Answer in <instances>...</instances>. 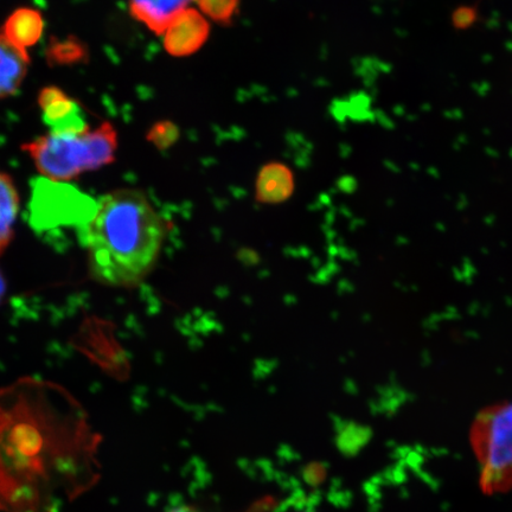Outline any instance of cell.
Instances as JSON below:
<instances>
[{"label":"cell","mask_w":512,"mask_h":512,"mask_svg":"<svg viewBox=\"0 0 512 512\" xmlns=\"http://www.w3.org/2000/svg\"><path fill=\"white\" fill-rule=\"evenodd\" d=\"M101 443L60 384L27 377L0 388V511L61 512L99 482Z\"/></svg>","instance_id":"obj_1"},{"label":"cell","mask_w":512,"mask_h":512,"mask_svg":"<svg viewBox=\"0 0 512 512\" xmlns=\"http://www.w3.org/2000/svg\"><path fill=\"white\" fill-rule=\"evenodd\" d=\"M165 223L143 191L119 189L96 202L80 227L89 273L102 285L134 287L155 268Z\"/></svg>","instance_id":"obj_2"},{"label":"cell","mask_w":512,"mask_h":512,"mask_svg":"<svg viewBox=\"0 0 512 512\" xmlns=\"http://www.w3.org/2000/svg\"><path fill=\"white\" fill-rule=\"evenodd\" d=\"M118 149V133L110 123L81 133H53L25 143L40 174L51 182H68L85 172L111 164Z\"/></svg>","instance_id":"obj_3"},{"label":"cell","mask_w":512,"mask_h":512,"mask_svg":"<svg viewBox=\"0 0 512 512\" xmlns=\"http://www.w3.org/2000/svg\"><path fill=\"white\" fill-rule=\"evenodd\" d=\"M470 443L484 494H508L512 490V401L482 409L473 421Z\"/></svg>","instance_id":"obj_4"},{"label":"cell","mask_w":512,"mask_h":512,"mask_svg":"<svg viewBox=\"0 0 512 512\" xmlns=\"http://www.w3.org/2000/svg\"><path fill=\"white\" fill-rule=\"evenodd\" d=\"M210 25L206 16L195 9H185L165 30L164 48L171 56L188 57L207 43Z\"/></svg>","instance_id":"obj_5"},{"label":"cell","mask_w":512,"mask_h":512,"mask_svg":"<svg viewBox=\"0 0 512 512\" xmlns=\"http://www.w3.org/2000/svg\"><path fill=\"white\" fill-rule=\"evenodd\" d=\"M294 188V175L287 165L280 162L268 163L262 166L256 177V201L270 206L284 203L290 200Z\"/></svg>","instance_id":"obj_6"},{"label":"cell","mask_w":512,"mask_h":512,"mask_svg":"<svg viewBox=\"0 0 512 512\" xmlns=\"http://www.w3.org/2000/svg\"><path fill=\"white\" fill-rule=\"evenodd\" d=\"M192 0H130L131 15L157 35H163L170 23L188 9Z\"/></svg>","instance_id":"obj_7"},{"label":"cell","mask_w":512,"mask_h":512,"mask_svg":"<svg viewBox=\"0 0 512 512\" xmlns=\"http://www.w3.org/2000/svg\"><path fill=\"white\" fill-rule=\"evenodd\" d=\"M30 64L28 51L18 49L0 34V100L17 93Z\"/></svg>","instance_id":"obj_8"},{"label":"cell","mask_w":512,"mask_h":512,"mask_svg":"<svg viewBox=\"0 0 512 512\" xmlns=\"http://www.w3.org/2000/svg\"><path fill=\"white\" fill-rule=\"evenodd\" d=\"M44 21L40 11L21 8L12 12L6 19L3 35L15 47L27 51L41 40Z\"/></svg>","instance_id":"obj_9"},{"label":"cell","mask_w":512,"mask_h":512,"mask_svg":"<svg viewBox=\"0 0 512 512\" xmlns=\"http://www.w3.org/2000/svg\"><path fill=\"white\" fill-rule=\"evenodd\" d=\"M18 211L19 195L14 179L0 172V255L14 239Z\"/></svg>","instance_id":"obj_10"},{"label":"cell","mask_w":512,"mask_h":512,"mask_svg":"<svg viewBox=\"0 0 512 512\" xmlns=\"http://www.w3.org/2000/svg\"><path fill=\"white\" fill-rule=\"evenodd\" d=\"M88 57L86 44L75 36H68L63 40L53 37L47 48V60L51 67L85 63Z\"/></svg>","instance_id":"obj_11"},{"label":"cell","mask_w":512,"mask_h":512,"mask_svg":"<svg viewBox=\"0 0 512 512\" xmlns=\"http://www.w3.org/2000/svg\"><path fill=\"white\" fill-rule=\"evenodd\" d=\"M202 14L228 27L238 16L240 0H196Z\"/></svg>","instance_id":"obj_12"},{"label":"cell","mask_w":512,"mask_h":512,"mask_svg":"<svg viewBox=\"0 0 512 512\" xmlns=\"http://www.w3.org/2000/svg\"><path fill=\"white\" fill-rule=\"evenodd\" d=\"M179 137H181L179 127L170 120H162L152 125L146 138L158 150L166 151L178 142Z\"/></svg>","instance_id":"obj_13"},{"label":"cell","mask_w":512,"mask_h":512,"mask_svg":"<svg viewBox=\"0 0 512 512\" xmlns=\"http://www.w3.org/2000/svg\"><path fill=\"white\" fill-rule=\"evenodd\" d=\"M79 107L80 105L76 104L75 100L70 99L67 94H64L61 98L43 108V121L51 128L68 118Z\"/></svg>","instance_id":"obj_14"},{"label":"cell","mask_w":512,"mask_h":512,"mask_svg":"<svg viewBox=\"0 0 512 512\" xmlns=\"http://www.w3.org/2000/svg\"><path fill=\"white\" fill-rule=\"evenodd\" d=\"M479 9L476 5H460L451 15L452 27L456 30H469L478 22Z\"/></svg>","instance_id":"obj_15"},{"label":"cell","mask_w":512,"mask_h":512,"mask_svg":"<svg viewBox=\"0 0 512 512\" xmlns=\"http://www.w3.org/2000/svg\"><path fill=\"white\" fill-rule=\"evenodd\" d=\"M64 93L61 88L56 86H49L46 88H43L40 94H38V105H40L41 110H43L44 107L51 104V102L61 98Z\"/></svg>","instance_id":"obj_16"},{"label":"cell","mask_w":512,"mask_h":512,"mask_svg":"<svg viewBox=\"0 0 512 512\" xmlns=\"http://www.w3.org/2000/svg\"><path fill=\"white\" fill-rule=\"evenodd\" d=\"M168 512H203L202 510L192 507V505H178L176 508H172Z\"/></svg>","instance_id":"obj_17"},{"label":"cell","mask_w":512,"mask_h":512,"mask_svg":"<svg viewBox=\"0 0 512 512\" xmlns=\"http://www.w3.org/2000/svg\"><path fill=\"white\" fill-rule=\"evenodd\" d=\"M5 288H6L5 280L3 278L2 273H0V302H2V299L4 297Z\"/></svg>","instance_id":"obj_18"}]
</instances>
